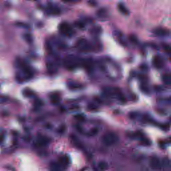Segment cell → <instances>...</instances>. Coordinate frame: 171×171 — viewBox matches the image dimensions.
I'll use <instances>...</instances> for the list:
<instances>
[{"mask_svg":"<svg viewBox=\"0 0 171 171\" xmlns=\"http://www.w3.org/2000/svg\"><path fill=\"white\" fill-rule=\"evenodd\" d=\"M15 66L17 68V72L15 79L18 82L23 83L32 78L34 72L28 64L24 60L18 58L15 61Z\"/></svg>","mask_w":171,"mask_h":171,"instance_id":"6da1fadb","label":"cell"},{"mask_svg":"<svg viewBox=\"0 0 171 171\" xmlns=\"http://www.w3.org/2000/svg\"><path fill=\"white\" fill-rule=\"evenodd\" d=\"M82 64V60L74 56H68L64 60V65L68 70H72Z\"/></svg>","mask_w":171,"mask_h":171,"instance_id":"7a4b0ae2","label":"cell"},{"mask_svg":"<svg viewBox=\"0 0 171 171\" xmlns=\"http://www.w3.org/2000/svg\"><path fill=\"white\" fill-rule=\"evenodd\" d=\"M59 31L64 36L71 37L74 36V31L68 23L62 22L59 25Z\"/></svg>","mask_w":171,"mask_h":171,"instance_id":"3957f363","label":"cell"},{"mask_svg":"<svg viewBox=\"0 0 171 171\" xmlns=\"http://www.w3.org/2000/svg\"><path fill=\"white\" fill-rule=\"evenodd\" d=\"M118 140V137L116 134L112 132H108L102 137V142L107 146L115 144Z\"/></svg>","mask_w":171,"mask_h":171,"instance_id":"277c9868","label":"cell"},{"mask_svg":"<svg viewBox=\"0 0 171 171\" xmlns=\"http://www.w3.org/2000/svg\"><path fill=\"white\" fill-rule=\"evenodd\" d=\"M77 49L82 51H88L92 49V46L86 39H79L76 44Z\"/></svg>","mask_w":171,"mask_h":171,"instance_id":"5b68a950","label":"cell"},{"mask_svg":"<svg viewBox=\"0 0 171 171\" xmlns=\"http://www.w3.org/2000/svg\"><path fill=\"white\" fill-rule=\"evenodd\" d=\"M150 167L154 171H159L162 168V163L156 156H152L150 160Z\"/></svg>","mask_w":171,"mask_h":171,"instance_id":"8992f818","label":"cell"},{"mask_svg":"<svg viewBox=\"0 0 171 171\" xmlns=\"http://www.w3.org/2000/svg\"><path fill=\"white\" fill-rule=\"evenodd\" d=\"M154 35L159 37H168L170 35V32L163 27H157L153 30Z\"/></svg>","mask_w":171,"mask_h":171,"instance_id":"52a82bcc","label":"cell"},{"mask_svg":"<svg viewBox=\"0 0 171 171\" xmlns=\"http://www.w3.org/2000/svg\"><path fill=\"white\" fill-rule=\"evenodd\" d=\"M153 64L156 68L160 69L161 68L163 67L164 60H163V58L160 57L159 56H154L153 60Z\"/></svg>","mask_w":171,"mask_h":171,"instance_id":"ba28073f","label":"cell"},{"mask_svg":"<svg viewBox=\"0 0 171 171\" xmlns=\"http://www.w3.org/2000/svg\"><path fill=\"white\" fill-rule=\"evenodd\" d=\"M49 142H50V140H49L48 137H45V136L39 135L38 137H37V142L39 146H45L49 144Z\"/></svg>","mask_w":171,"mask_h":171,"instance_id":"9c48e42d","label":"cell"},{"mask_svg":"<svg viewBox=\"0 0 171 171\" xmlns=\"http://www.w3.org/2000/svg\"><path fill=\"white\" fill-rule=\"evenodd\" d=\"M162 168L164 171H171V161L168 158H163Z\"/></svg>","mask_w":171,"mask_h":171,"instance_id":"30bf717a","label":"cell"},{"mask_svg":"<svg viewBox=\"0 0 171 171\" xmlns=\"http://www.w3.org/2000/svg\"><path fill=\"white\" fill-rule=\"evenodd\" d=\"M58 162H59V163L60 164L61 166H62V168H64V169H65V168L68 167V166L69 165L70 158L67 155L63 156L60 158V160Z\"/></svg>","mask_w":171,"mask_h":171,"instance_id":"8fae6325","label":"cell"},{"mask_svg":"<svg viewBox=\"0 0 171 171\" xmlns=\"http://www.w3.org/2000/svg\"><path fill=\"white\" fill-rule=\"evenodd\" d=\"M64 168H62L59 162L56 163L53 162L50 163V171H62Z\"/></svg>","mask_w":171,"mask_h":171,"instance_id":"7c38bea8","label":"cell"},{"mask_svg":"<svg viewBox=\"0 0 171 171\" xmlns=\"http://www.w3.org/2000/svg\"><path fill=\"white\" fill-rule=\"evenodd\" d=\"M68 86L70 89L71 90H78V89H80L82 88V85L80 84L75 81H72L70 80L68 83Z\"/></svg>","mask_w":171,"mask_h":171,"instance_id":"4fadbf2b","label":"cell"},{"mask_svg":"<svg viewBox=\"0 0 171 171\" xmlns=\"http://www.w3.org/2000/svg\"><path fill=\"white\" fill-rule=\"evenodd\" d=\"M48 10L49 13L53 14V15H58V14H60V9L55 6H49Z\"/></svg>","mask_w":171,"mask_h":171,"instance_id":"5bb4252c","label":"cell"},{"mask_svg":"<svg viewBox=\"0 0 171 171\" xmlns=\"http://www.w3.org/2000/svg\"><path fill=\"white\" fill-rule=\"evenodd\" d=\"M118 10L120 11L122 13L125 14V15H128V14H129V10L126 8V7L124 4L119 3L118 4Z\"/></svg>","mask_w":171,"mask_h":171,"instance_id":"9a60e30c","label":"cell"},{"mask_svg":"<svg viewBox=\"0 0 171 171\" xmlns=\"http://www.w3.org/2000/svg\"><path fill=\"white\" fill-rule=\"evenodd\" d=\"M50 100L51 103L53 104H58L60 100V96L58 94H52L50 95Z\"/></svg>","mask_w":171,"mask_h":171,"instance_id":"2e32d148","label":"cell"},{"mask_svg":"<svg viewBox=\"0 0 171 171\" xmlns=\"http://www.w3.org/2000/svg\"><path fill=\"white\" fill-rule=\"evenodd\" d=\"M23 95L25 97L30 98L34 96V93L32 90H30L29 88H25L23 90Z\"/></svg>","mask_w":171,"mask_h":171,"instance_id":"e0dca14e","label":"cell"},{"mask_svg":"<svg viewBox=\"0 0 171 171\" xmlns=\"http://www.w3.org/2000/svg\"><path fill=\"white\" fill-rule=\"evenodd\" d=\"M163 82L166 84H170L171 83V76L169 74H164L162 77Z\"/></svg>","mask_w":171,"mask_h":171,"instance_id":"ac0fdd59","label":"cell"},{"mask_svg":"<svg viewBox=\"0 0 171 171\" xmlns=\"http://www.w3.org/2000/svg\"><path fill=\"white\" fill-rule=\"evenodd\" d=\"M140 140H141V142L143 144V145H145V146H150V145H151V140H148V139H146V138L143 137L142 136H140Z\"/></svg>","mask_w":171,"mask_h":171,"instance_id":"d6986e66","label":"cell"},{"mask_svg":"<svg viewBox=\"0 0 171 171\" xmlns=\"http://www.w3.org/2000/svg\"><path fill=\"white\" fill-rule=\"evenodd\" d=\"M163 48L164 50L165 51V52L167 53V54H169L171 57V47L167 44H163Z\"/></svg>","mask_w":171,"mask_h":171,"instance_id":"ffe728a7","label":"cell"},{"mask_svg":"<svg viewBox=\"0 0 171 171\" xmlns=\"http://www.w3.org/2000/svg\"><path fill=\"white\" fill-rule=\"evenodd\" d=\"M98 167L101 170H105L107 169L108 168V165L106 162H104V161H102V162H100L99 164H98Z\"/></svg>","mask_w":171,"mask_h":171,"instance_id":"44dd1931","label":"cell"},{"mask_svg":"<svg viewBox=\"0 0 171 171\" xmlns=\"http://www.w3.org/2000/svg\"><path fill=\"white\" fill-rule=\"evenodd\" d=\"M98 15L99 16L100 18H104L106 16V11L105 10V9H100L98 11Z\"/></svg>","mask_w":171,"mask_h":171,"instance_id":"7402d4cb","label":"cell"},{"mask_svg":"<svg viewBox=\"0 0 171 171\" xmlns=\"http://www.w3.org/2000/svg\"><path fill=\"white\" fill-rule=\"evenodd\" d=\"M24 39L28 42V43H31L32 42V37L31 35L29 34H24Z\"/></svg>","mask_w":171,"mask_h":171,"instance_id":"603a6c76","label":"cell"},{"mask_svg":"<svg viewBox=\"0 0 171 171\" xmlns=\"http://www.w3.org/2000/svg\"><path fill=\"white\" fill-rule=\"evenodd\" d=\"M140 90H141L142 92H143L145 94H148L149 93L148 88L146 86H145L144 84H143V85H142V86H140Z\"/></svg>","mask_w":171,"mask_h":171,"instance_id":"cb8c5ba5","label":"cell"},{"mask_svg":"<svg viewBox=\"0 0 171 171\" xmlns=\"http://www.w3.org/2000/svg\"><path fill=\"white\" fill-rule=\"evenodd\" d=\"M16 25H18L19 27H23V28H29L30 26L28 25L26 23H22V22H18L16 23Z\"/></svg>","mask_w":171,"mask_h":171,"instance_id":"d4e9b609","label":"cell"},{"mask_svg":"<svg viewBox=\"0 0 171 171\" xmlns=\"http://www.w3.org/2000/svg\"><path fill=\"white\" fill-rule=\"evenodd\" d=\"M98 128H92V130H90V136H95L96 134H98Z\"/></svg>","mask_w":171,"mask_h":171,"instance_id":"484cf974","label":"cell"},{"mask_svg":"<svg viewBox=\"0 0 171 171\" xmlns=\"http://www.w3.org/2000/svg\"><path fill=\"white\" fill-rule=\"evenodd\" d=\"M75 23H76L75 25H76L78 28H80V29H84V23H82V22H76Z\"/></svg>","mask_w":171,"mask_h":171,"instance_id":"4316f807","label":"cell"},{"mask_svg":"<svg viewBox=\"0 0 171 171\" xmlns=\"http://www.w3.org/2000/svg\"><path fill=\"white\" fill-rule=\"evenodd\" d=\"M130 39L131 42H133V43H134V44H137L138 42V39L137 38V37L134 36H130Z\"/></svg>","mask_w":171,"mask_h":171,"instance_id":"83f0119b","label":"cell"},{"mask_svg":"<svg viewBox=\"0 0 171 171\" xmlns=\"http://www.w3.org/2000/svg\"><path fill=\"white\" fill-rule=\"evenodd\" d=\"M62 1L66 2V3H77V2L80 1L81 0H62Z\"/></svg>","mask_w":171,"mask_h":171,"instance_id":"f1b7e54d","label":"cell"},{"mask_svg":"<svg viewBox=\"0 0 171 171\" xmlns=\"http://www.w3.org/2000/svg\"><path fill=\"white\" fill-rule=\"evenodd\" d=\"M76 118L79 120H83L84 119V117L82 115H80V114H78V115L76 116Z\"/></svg>","mask_w":171,"mask_h":171,"instance_id":"f546056e","label":"cell"},{"mask_svg":"<svg viewBox=\"0 0 171 171\" xmlns=\"http://www.w3.org/2000/svg\"><path fill=\"white\" fill-rule=\"evenodd\" d=\"M89 109L91 110H96V106H94V104H90V106H89Z\"/></svg>","mask_w":171,"mask_h":171,"instance_id":"4dcf8cb0","label":"cell"}]
</instances>
